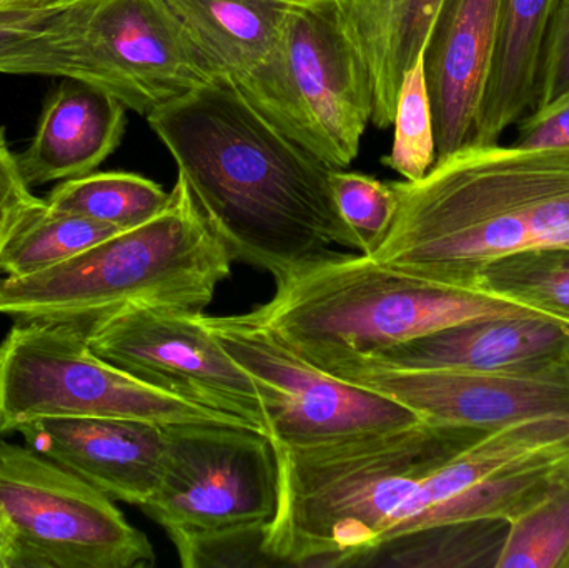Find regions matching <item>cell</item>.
<instances>
[{"instance_id": "6da1fadb", "label": "cell", "mask_w": 569, "mask_h": 568, "mask_svg": "<svg viewBox=\"0 0 569 568\" xmlns=\"http://www.w3.org/2000/svg\"><path fill=\"white\" fill-rule=\"evenodd\" d=\"M193 202L233 259L279 280L357 249L331 192V167L273 127L236 82L216 79L147 116Z\"/></svg>"}, {"instance_id": "7a4b0ae2", "label": "cell", "mask_w": 569, "mask_h": 568, "mask_svg": "<svg viewBox=\"0 0 569 568\" xmlns=\"http://www.w3.org/2000/svg\"><path fill=\"white\" fill-rule=\"evenodd\" d=\"M398 207L373 259L477 289L490 263L569 249V147L467 143L417 182H391Z\"/></svg>"}, {"instance_id": "3957f363", "label": "cell", "mask_w": 569, "mask_h": 568, "mask_svg": "<svg viewBox=\"0 0 569 568\" xmlns=\"http://www.w3.org/2000/svg\"><path fill=\"white\" fill-rule=\"evenodd\" d=\"M481 434L423 420L325 449L273 446L279 504L263 550L277 566L367 567L403 532L425 479Z\"/></svg>"}, {"instance_id": "277c9868", "label": "cell", "mask_w": 569, "mask_h": 568, "mask_svg": "<svg viewBox=\"0 0 569 568\" xmlns=\"http://www.w3.org/2000/svg\"><path fill=\"white\" fill-rule=\"evenodd\" d=\"M276 283V296L247 316L325 372L470 320L545 317L478 289L403 272L365 253L330 250Z\"/></svg>"}, {"instance_id": "5b68a950", "label": "cell", "mask_w": 569, "mask_h": 568, "mask_svg": "<svg viewBox=\"0 0 569 568\" xmlns=\"http://www.w3.org/2000/svg\"><path fill=\"white\" fill-rule=\"evenodd\" d=\"M233 260L177 176L169 206L143 226L42 272L0 277V316L87 327L129 303L203 312Z\"/></svg>"}, {"instance_id": "8992f818", "label": "cell", "mask_w": 569, "mask_h": 568, "mask_svg": "<svg viewBox=\"0 0 569 568\" xmlns=\"http://www.w3.org/2000/svg\"><path fill=\"white\" fill-rule=\"evenodd\" d=\"M236 86L283 136L331 169H347L360 153L373 89L343 0L297 7L269 56Z\"/></svg>"}, {"instance_id": "52a82bcc", "label": "cell", "mask_w": 569, "mask_h": 568, "mask_svg": "<svg viewBox=\"0 0 569 568\" xmlns=\"http://www.w3.org/2000/svg\"><path fill=\"white\" fill-rule=\"evenodd\" d=\"M46 419L247 427L110 366L90 350L79 323L16 320L0 340V437Z\"/></svg>"}, {"instance_id": "ba28073f", "label": "cell", "mask_w": 569, "mask_h": 568, "mask_svg": "<svg viewBox=\"0 0 569 568\" xmlns=\"http://www.w3.org/2000/svg\"><path fill=\"white\" fill-rule=\"evenodd\" d=\"M0 517L13 568H149L156 550L112 499L33 450L0 439Z\"/></svg>"}, {"instance_id": "9c48e42d", "label": "cell", "mask_w": 569, "mask_h": 568, "mask_svg": "<svg viewBox=\"0 0 569 568\" xmlns=\"http://www.w3.org/2000/svg\"><path fill=\"white\" fill-rule=\"evenodd\" d=\"M163 434L162 476L142 510L173 547L269 527L279 504V462L269 436L209 422L169 423Z\"/></svg>"}, {"instance_id": "30bf717a", "label": "cell", "mask_w": 569, "mask_h": 568, "mask_svg": "<svg viewBox=\"0 0 569 568\" xmlns=\"http://www.w3.org/2000/svg\"><path fill=\"white\" fill-rule=\"evenodd\" d=\"M200 320L256 382L277 449H325L423 422L397 400L308 362L247 313L210 317L202 312Z\"/></svg>"}, {"instance_id": "8fae6325", "label": "cell", "mask_w": 569, "mask_h": 568, "mask_svg": "<svg viewBox=\"0 0 569 568\" xmlns=\"http://www.w3.org/2000/svg\"><path fill=\"white\" fill-rule=\"evenodd\" d=\"M200 313L129 303L90 322L86 339L96 356L129 376L269 436L260 390Z\"/></svg>"}, {"instance_id": "7c38bea8", "label": "cell", "mask_w": 569, "mask_h": 568, "mask_svg": "<svg viewBox=\"0 0 569 568\" xmlns=\"http://www.w3.org/2000/svg\"><path fill=\"white\" fill-rule=\"evenodd\" d=\"M331 376L397 400L438 426L490 432L523 420L569 417V356L503 372L351 367Z\"/></svg>"}, {"instance_id": "4fadbf2b", "label": "cell", "mask_w": 569, "mask_h": 568, "mask_svg": "<svg viewBox=\"0 0 569 568\" xmlns=\"http://www.w3.org/2000/svg\"><path fill=\"white\" fill-rule=\"evenodd\" d=\"M87 37L119 100L140 116L212 80L162 0H99Z\"/></svg>"}, {"instance_id": "5bb4252c", "label": "cell", "mask_w": 569, "mask_h": 568, "mask_svg": "<svg viewBox=\"0 0 569 568\" xmlns=\"http://www.w3.org/2000/svg\"><path fill=\"white\" fill-rule=\"evenodd\" d=\"M500 12L501 0H443L435 17L423 69L438 159L473 139L497 50Z\"/></svg>"}, {"instance_id": "9a60e30c", "label": "cell", "mask_w": 569, "mask_h": 568, "mask_svg": "<svg viewBox=\"0 0 569 568\" xmlns=\"http://www.w3.org/2000/svg\"><path fill=\"white\" fill-rule=\"evenodd\" d=\"M27 446L82 477L109 499L140 507L156 496L166 456L160 423L46 419L19 429Z\"/></svg>"}, {"instance_id": "2e32d148", "label": "cell", "mask_w": 569, "mask_h": 568, "mask_svg": "<svg viewBox=\"0 0 569 568\" xmlns=\"http://www.w3.org/2000/svg\"><path fill=\"white\" fill-rule=\"evenodd\" d=\"M568 332V326L547 317H488L428 333L328 373L351 367L451 372L530 369L569 356Z\"/></svg>"}, {"instance_id": "e0dca14e", "label": "cell", "mask_w": 569, "mask_h": 568, "mask_svg": "<svg viewBox=\"0 0 569 568\" xmlns=\"http://www.w3.org/2000/svg\"><path fill=\"white\" fill-rule=\"evenodd\" d=\"M122 100L92 83L63 79L43 106L32 142L17 156L30 187L96 172L122 142Z\"/></svg>"}, {"instance_id": "ac0fdd59", "label": "cell", "mask_w": 569, "mask_h": 568, "mask_svg": "<svg viewBox=\"0 0 569 568\" xmlns=\"http://www.w3.org/2000/svg\"><path fill=\"white\" fill-rule=\"evenodd\" d=\"M97 2L52 0L32 9L0 10V73L82 80L117 97L116 83L87 37Z\"/></svg>"}, {"instance_id": "d6986e66", "label": "cell", "mask_w": 569, "mask_h": 568, "mask_svg": "<svg viewBox=\"0 0 569 568\" xmlns=\"http://www.w3.org/2000/svg\"><path fill=\"white\" fill-rule=\"evenodd\" d=\"M311 0H162L210 79L239 82L276 46L283 23Z\"/></svg>"}, {"instance_id": "ffe728a7", "label": "cell", "mask_w": 569, "mask_h": 568, "mask_svg": "<svg viewBox=\"0 0 569 568\" xmlns=\"http://www.w3.org/2000/svg\"><path fill=\"white\" fill-rule=\"evenodd\" d=\"M443 0H343L348 27L360 47L373 89L371 123L393 126L405 76L423 53Z\"/></svg>"}, {"instance_id": "44dd1931", "label": "cell", "mask_w": 569, "mask_h": 568, "mask_svg": "<svg viewBox=\"0 0 569 568\" xmlns=\"http://www.w3.org/2000/svg\"><path fill=\"white\" fill-rule=\"evenodd\" d=\"M551 2L501 0L497 50L471 142H500L501 136L533 109Z\"/></svg>"}, {"instance_id": "7402d4cb", "label": "cell", "mask_w": 569, "mask_h": 568, "mask_svg": "<svg viewBox=\"0 0 569 568\" xmlns=\"http://www.w3.org/2000/svg\"><path fill=\"white\" fill-rule=\"evenodd\" d=\"M43 200L57 212L129 230L159 216L169 206L170 192L139 173L92 172L62 180Z\"/></svg>"}, {"instance_id": "603a6c76", "label": "cell", "mask_w": 569, "mask_h": 568, "mask_svg": "<svg viewBox=\"0 0 569 568\" xmlns=\"http://www.w3.org/2000/svg\"><path fill=\"white\" fill-rule=\"evenodd\" d=\"M507 529L490 519L433 527L388 544L367 567L497 568Z\"/></svg>"}, {"instance_id": "cb8c5ba5", "label": "cell", "mask_w": 569, "mask_h": 568, "mask_svg": "<svg viewBox=\"0 0 569 568\" xmlns=\"http://www.w3.org/2000/svg\"><path fill=\"white\" fill-rule=\"evenodd\" d=\"M119 232L123 230L87 217L57 212L46 203L10 237L0 256V277L19 279L42 272Z\"/></svg>"}, {"instance_id": "d4e9b609", "label": "cell", "mask_w": 569, "mask_h": 568, "mask_svg": "<svg viewBox=\"0 0 569 568\" xmlns=\"http://www.w3.org/2000/svg\"><path fill=\"white\" fill-rule=\"evenodd\" d=\"M477 289L569 327V249H538L490 263Z\"/></svg>"}, {"instance_id": "484cf974", "label": "cell", "mask_w": 569, "mask_h": 568, "mask_svg": "<svg viewBox=\"0 0 569 568\" xmlns=\"http://www.w3.org/2000/svg\"><path fill=\"white\" fill-rule=\"evenodd\" d=\"M497 568H569V457L550 487L508 522Z\"/></svg>"}, {"instance_id": "4316f807", "label": "cell", "mask_w": 569, "mask_h": 568, "mask_svg": "<svg viewBox=\"0 0 569 568\" xmlns=\"http://www.w3.org/2000/svg\"><path fill=\"white\" fill-rule=\"evenodd\" d=\"M393 126V146L381 162L400 173L403 180L417 182L430 172L438 159L433 113L425 80L423 53L401 83Z\"/></svg>"}, {"instance_id": "83f0119b", "label": "cell", "mask_w": 569, "mask_h": 568, "mask_svg": "<svg viewBox=\"0 0 569 568\" xmlns=\"http://www.w3.org/2000/svg\"><path fill=\"white\" fill-rule=\"evenodd\" d=\"M331 192L338 212L357 240V249L373 256L390 232L398 200L391 182L385 183L367 173L333 169Z\"/></svg>"}, {"instance_id": "f1b7e54d", "label": "cell", "mask_w": 569, "mask_h": 568, "mask_svg": "<svg viewBox=\"0 0 569 568\" xmlns=\"http://www.w3.org/2000/svg\"><path fill=\"white\" fill-rule=\"evenodd\" d=\"M267 529L239 530L176 546L183 568L277 567L263 550Z\"/></svg>"}, {"instance_id": "f546056e", "label": "cell", "mask_w": 569, "mask_h": 568, "mask_svg": "<svg viewBox=\"0 0 569 568\" xmlns=\"http://www.w3.org/2000/svg\"><path fill=\"white\" fill-rule=\"evenodd\" d=\"M569 89V0H553L538 69L533 109L543 107ZM531 109V110H533Z\"/></svg>"}, {"instance_id": "4dcf8cb0", "label": "cell", "mask_w": 569, "mask_h": 568, "mask_svg": "<svg viewBox=\"0 0 569 568\" xmlns=\"http://www.w3.org/2000/svg\"><path fill=\"white\" fill-rule=\"evenodd\" d=\"M43 206L46 200L33 196L23 179L17 156L7 143L6 129L0 127V256L17 229Z\"/></svg>"}, {"instance_id": "1f68e13d", "label": "cell", "mask_w": 569, "mask_h": 568, "mask_svg": "<svg viewBox=\"0 0 569 568\" xmlns=\"http://www.w3.org/2000/svg\"><path fill=\"white\" fill-rule=\"evenodd\" d=\"M515 146L569 147V89L517 122Z\"/></svg>"}, {"instance_id": "d6a6232c", "label": "cell", "mask_w": 569, "mask_h": 568, "mask_svg": "<svg viewBox=\"0 0 569 568\" xmlns=\"http://www.w3.org/2000/svg\"><path fill=\"white\" fill-rule=\"evenodd\" d=\"M0 568H13L12 537L2 517H0Z\"/></svg>"}, {"instance_id": "836d02e7", "label": "cell", "mask_w": 569, "mask_h": 568, "mask_svg": "<svg viewBox=\"0 0 569 568\" xmlns=\"http://www.w3.org/2000/svg\"><path fill=\"white\" fill-rule=\"evenodd\" d=\"M50 2L52 0H0V10L32 9Z\"/></svg>"}, {"instance_id": "e575fe53", "label": "cell", "mask_w": 569, "mask_h": 568, "mask_svg": "<svg viewBox=\"0 0 569 568\" xmlns=\"http://www.w3.org/2000/svg\"><path fill=\"white\" fill-rule=\"evenodd\" d=\"M569 333V332H568Z\"/></svg>"}]
</instances>
